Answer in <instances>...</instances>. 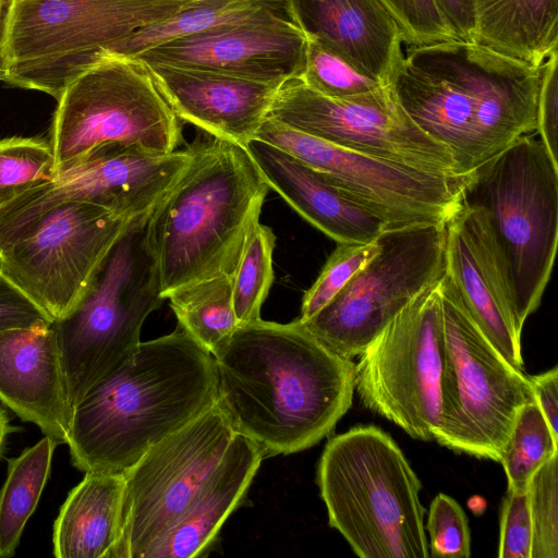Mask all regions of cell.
Wrapping results in <instances>:
<instances>
[{
	"label": "cell",
	"instance_id": "21",
	"mask_svg": "<svg viewBox=\"0 0 558 558\" xmlns=\"http://www.w3.org/2000/svg\"><path fill=\"white\" fill-rule=\"evenodd\" d=\"M290 19L362 74L390 86L403 58L400 31L379 0H287Z\"/></svg>",
	"mask_w": 558,
	"mask_h": 558
},
{
	"label": "cell",
	"instance_id": "38",
	"mask_svg": "<svg viewBox=\"0 0 558 558\" xmlns=\"http://www.w3.org/2000/svg\"><path fill=\"white\" fill-rule=\"evenodd\" d=\"M536 133L551 160L558 165V49L553 50L542 64Z\"/></svg>",
	"mask_w": 558,
	"mask_h": 558
},
{
	"label": "cell",
	"instance_id": "13",
	"mask_svg": "<svg viewBox=\"0 0 558 558\" xmlns=\"http://www.w3.org/2000/svg\"><path fill=\"white\" fill-rule=\"evenodd\" d=\"M130 221L93 204L61 203L0 250V274L51 322L63 319Z\"/></svg>",
	"mask_w": 558,
	"mask_h": 558
},
{
	"label": "cell",
	"instance_id": "30",
	"mask_svg": "<svg viewBox=\"0 0 558 558\" xmlns=\"http://www.w3.org/2000/svg\"><path fill=\"white\" fill-rule=\"evenodd\" d=\"M276 236L258 221L252 227L232 279L234 313L239 324L260 318V308L274 281Z\"/></svg>",
	"mask_w": 558,
	"mask_h": 558
},
{
	"label": "cell",
	"instance_id": "11",
	"mask_svg": "<svg viewBox=\"0 0 558 558\" xmlns=\"http://www.w3.org/2000/svg\"><path fill=\"white\" fill-rule=\"evenodd\" d=\"M440 280L424 289L383 329L360 354L354 368V389L364 407L424 441L434 440L441 420Z\"/></svg>",
	"mask_w": 558,
	"mask_h": 558
},
{
	"label": "cell",
	"instance_id": "4",
	"mask_svg": "<svg viewBox=\"0 0 558 558\" xmlns=\"http://www.w3.org/2000/svg\"><path fill=\"white\" fill-rule=\"evenodd\" d=\"M192 149L190 165L147 222L163 299L233 275L269 191L245 147L214 137Z\"/></svg>",
	"mask_w": 558,
	"mask_h": 558
},
{
	"label": "cell",
	"instance_id": "5",
	"mask_svg": "<svg viewBox=\"0 0 558 558\" xmlns=\"http://www.w3.org/2000/svg\"><path fill=\"white\" fill-rule=\"evenodd\" d=\"M316 483L329 525L359 557H429L421 481L383 429L359 425L331 437Z\"/></svg>",
	"mask_w": 558,
	"mask_h": 558
},
{
	"label": "cell",
	"instance_id": "36",
	"mask_svg": "<svg viewBox=\"0 0 558 558\" xmlns=\"http://www.w3.org/2000/svg\"><path fill=\"white\" fill-rule=\"evenodd\" d=\"M426 530L429 534V556L469 558L471 534L462 507L452 497L438 494L432 501Z\"/></svg>",
	"mask_w": 558,
	"mask_h": 558
},
{
	"label": "cell",
	"instance_id": "3",
	"mask_svg": "<svg viewBox=\"0 0 558 558\" xmlns=\"http://www.w3.org/2000/svg\"><path fill=\"white\" fill-rule=\"evenodd\" d=\"M217 399L211 353L183 329L141 342L73 405L68 441L80 471L124 474Z\"/></svg>",
	"mask_w": 558,
	"mask_h": 558
},
{
	"label": "cell",
	"instance_id": "33",
	"mask_svg": "<svg viewBox=\"0 0 558 558\" xmlns=\"http://www.w3.org/2000/svg\"><path fill=\"white\" fill-rule=\"evenodd\" d=\"M379 251V238L369 243H338L317 279L305 292L299 319L305 322L318 313Z\"/></svg>",
	"mask_w": 558,
	"mask_h": 558
},
{
	"label": "cell",
	"instance_id": "40",
	"mask_svg": "<svg viewBox=\"0 0 558 558\" xmlns=\"http://www.w3.org/2000/svg\"><path fill=\"white\" fill-rule=\"evenodd\" d=\"M533 397L538 404L553 437L558 441V367L537 375H527Z\"/></svg>",
	"mask_w": 558,
	"mask_h": 558
},
{
	"label": "cell",
	"instance_id": "28",
	"mask_svg": "<svg viewBox=\"0 0 558 558\" xmlns=\"http://www.w3.org/2000/svg\"><path fill=\"white\" fill-rule=\"evenodd\" d=\"M167 299L181 329L211 354L240 325L234 313L229 275L187 284Z\"/></svg>",
	"mask_w": 558,
	"mask_h": 558
},
{
	"label": "cell",
	"instance_id": "2",
	"mask_svg": "<svg viewBox=\"0 0 558 558\" xmlns=\"http://www.w3.org/2000/svg\"><path fill=\"white\" fill-rule=\"evenodd\" d=\"M542 65L485 45L452 39L410 46L392 78L412 120L468 175L521 136L536 132Z\"/></svg>",
	"mask_w": 558,
	"mask_h": 558
},
{
	"label": "cell",
	"instance_id": "16",
	"mask_svg": "<svg viewBox=\"0 0 558 558\" xmlns=\"http://www.w3.org/2000/svg\"><path fill=\"white\" fill-rule=\"evenodd\" d=\"M193 149L154 153L135 145L101 146L56 179L0 208V250L52 207L82 202L129 220L149 214L185 171Z\"/></svg>",
	"mask_w": 558,
	"mask_h": 558
},
{
	"label": "cell",
	"instance_id": "29",
	"mask_svg": "<svg viewBox=\"0 0 558 558\" xmlns=\"http://www.w3.org/2000/svg\"><path fill=\"white\" fill-rule=\"evenodd\" d=\"M558 453V441L535 400L519 411L500 463L504 466L508 490H527L534 473Z\"/></svg>",
	"mask_w": 558,
	"mask_h": 558
},
{
	"label": "cell",
	"instance_id": "34",
	"mask_svg": "<svg viewBox=\"0 0 558 558\" xmlns=\"http://www.w3.org/2000/svg\"><path fill=\"white\" fill-rule=\"evenodd\" d=\"M558 453L532 476L529 507L532 521L531 558H558Z\"/></svg>",
	"mask_w": 558,
	"mask_h": 558
},
{
	"label": "cell",
	"instance_id": "41",
	"mask_svg": "<svg viewBox=\"0 0 558 558\" xmlns=\"http://www.w3.org/2000/svg\"><path fill=\"white\" fill-rule=\"evenodd\" d=\"M438 2L460 38L475 41L473 16L468 1L438 0Z\"/></svg>",
	"mask_w": 558,
	"mask_h": 558
},
{
	"label": "cell",
	"instance_id": "32",
	"mask_svg": "<svg viewBox=\"0 0 558 558\" xmlns=\"http://www.w3.org/2000/svg\"><path fill=\"white\" fill-rule=\"evenodd\" d=\"M299 78L312 90L332 99H352L385 87L313 36H306L304 69Z\"/></svg>",
	"mask_w": 558,
	"mask_h": 558
},
{
	"label": "cell",
	"instance_id": "42",
	"mask_svg": "<svg viewBox=\"0 0 558 558\" xmlns=\"http://www.w3.org/2000/svg\"><path fill=\"white\" fill-rule=\"evenodd\" d=\"M10 432H11V425H10L9 416L5 412V410H3L0 407V457L3 453L4 447H5V441H7V438L10 434Z\"/></svg>",
	"mask_w": 558,
	"mask_h": 558
},
{
	"label": "cell",
	"instance_id": "39",
	"mask_svg": "<svg viewBox=\"0 0 558 558\" xmlns=\"http://www.w3.org/2000/svg\"><path fill=\"white\" fill-rule=\"evenodd\" d=\"M52 323L17 288L0 274V329Z\"/></svg>",
	"mask_w": 558,
	"mask_h": 558
},
{
	"label": "cell",
	"instance_id": "35",
	"mask_svg": "<svg viewBox=\"0 0 558 558\" xmlns=\"http://www.w3.org/2000/svg\"><path fill=\"white\" fill-rule=\"evenodd\" d=\"M397 24L402 43L424 46L461 39L438 0H379Z\"/></svg>",
	"mask_w": 558,
	"mask_h": 558
},
{
	"label": "cell",
	"instance_id": "37",
	"mask_svg": "<svg viewBox=\"0 0 558 558\" xmlns=\"http://www.w3.org/2000/svg\"><path fill=\"white\" fill-rule=\"evenodd\" d=\"M532 521L527 490H507L500 512L499 558H531Z\"/></svg>",
	"mask_w": 558,
	"mask_h": 558
},
{
	"label": "cell",
	"instance_id": "14",
	"mask_svg": "<svg viewBox=\"0 0 558 558\" xmlns=\"http://www.w3.org/2000/svg\"><path fill=\"white\" fill-rule=\"evenodd\" d=\"M234 434L215 402L151 446L123 474L121 537L113 558H143L181 517Z\"/></svg>",
	"mask_w": 558,
	"mask_h": 558
},
{
	"label": "cell",
	"instance_id": "17",
	"mask_svg": "<svg viewBox=\"0 0 558 558\" xmlns=\"http://www.w3.org/2000/svg\"><path fill=\"white\" fill-rule=\"evenodd\" d=\"M445 276L482 332L524 372L520 322L508 265L489 217L460 202L445 222Z\"/></svg>",
	"mask_w": 558,
	"mask_h": 558
},
{
	"label": "cell",
	"instance_id": "7",
	"mask_svg": "<svg viewBox=\"0 0 558 558\" xmlns=\"http://www.w3.org/2000/svg\"><path fill=\"white\" fill-rule=\"evenodd\" d=\"M149 214L129 222L76 308L52 322L72 407L137 350L145 319L165 300Z\"/></svg>",
	"mask_w": 558,
	"mask_h": 558
},
{
	"label": "cell",
	"instance_id": "8",
	"mask_svg": "<svg viewBox=\"0 0 558 558\" xmlns=\"http://www.w3.org/2000/svg\"><path fill=\"white\" fill-rule=\"evenodd\" d=\"M461 201L489 217L524 325L538 307L558 236V165L536 132L521 136L468 174Z\"/></svg>",
	"mask_w": 558,
	"mask_h": 558
},
{
	"label": "cell",
	"instance_id": "23",
	"mask_svg": "<svg viewBox=\"0 0 558 558\" xmlns=\"http://www.w3.org/2000/svg\"><path fill=\"white\" fill-rule=\"evenodd\" d=\"M263 459L251 439L235 433L223 457L181 517L145 551L143 558L204 556L227 518L245 498Z\"/></svg>",
	"mask_w": 558,
	"mask_h": 558
},
{
	"label": "cell",
	"instance_id": "31",
	"mask_svg": "<svg viewBox=\"0 0 558 558\" xmlns=\"http://www.w3.org/2000/svg\"><path fill=\"white\" fill-rule=\"evenodd\" d=\"M56 177L49 142L21 136L0 138V208Z\"/></svg>",
	"mask_w": 558,
	"mask_h": 558
},
{
	"label": "cell",
	"instance_id": "1",
	"mask_svg": "<svg viewBox=\"0 0 558 558\" xmlns=\"http://www.w3.org/2000/svg\"><path fill=\"white\" fill-rule=\"evenodd\" d=\"M211 355L216 403L263 458L315 446L351 408L355 364L322 344L299 318L240 324Z\"/></svg>",
	"mask_w": 558,
	"mask_h": 558
},
{
	"label": "cell",
	"instance_id": "18",
	"mask_svg": "<svg viewBox=\"0 0 558 558\" xmlns=\"http://www.w3.org/2000/svg\"><path fill=\"white\" fill-rule=\"evenodd\" d=\"M306 36L291 20H267L175 38L132 58L282 85L304 69Z\"/></svg>",
	"mask_w": 558,
	"mask_h": 558
},
{
	"label": "cell",
	"instance_id": "20",
	"mask_svg": "<svg viewBox=\"0 0 558 558\" xmlns=\"http://www.w3.org/2000/svg\"><path fill=\"white\" fill-rule=\"evenodd\" d=\"M0 400L66 444L73 407L52 323L0 329Z\"/></svg>",
	"mask_w": 558,
	"mask_h": 558
},
{
	"label": "cell",
	"instance_id": "19",
	"mask_svg": "<svg viewBox=\"0 0 558 558\" xmlns=\"http://www.w3.org/2000/svg\"><path fill=\"white\" fill-rule=\"evenodd\" d=\"M143 65L180 121L243 147L256 137L281 86L206 70Z\"/></svg>",
	"mask_w": 558,
	"mask_h": 558
},
{
	"label": "cell",
	"instance_id": "25",
	"mask_svg": "<svg viewBox=\"0 0 558 558\" xmlns=\"http://www.w3.org/2000/svg\"><path fill=\"white\" fill-rule=\"evenodd\" d=\"M475 41L541 66L558 49V0H466Z\"/></svg>",
	"mask_w": 558,
	"mask_h": 558
},
{
	"label": "cell",
	"instance_id": "22",
	"mask_svg": "<svg viewBox=\"0 0 558 558\" xmlns=\"http://www.w3.org/2000/svg\"><path fill=\"white\" fill-rule=\"evenodd\" d=\"M245 148L269 189L337 243H369L387 231L379 216L287 151L257 138Z\"/></svg>",
	"mask_w": 558,
	"mask_h": 558
},
{
	"label": "cell",
	"instance_id": "15",
	"mask_svg": "<svg viewBox=\"0 0 558 558\" xmlns=\"http://www.w3.org/2000/svg\"><path fill=\"white\" fill-rule=\"evenodd\" d=\"M267 117L381 160L464 177L457 173L450 151L401 107L391 85L352 99H332L312 90L300 78H292L278 89Z\"/></svg>",
	"mask_w": 558,
	"mask_h": 558
},
{
	"label": "cell",
	"instance_id": "27",
	"mask_svg": "<svg viewBox=\"0 0 558 558\" xmlns=\"http://www.w3.org/2000/svg\"><path fill=\"white\" fill-rule=\"evenodd\" d=\"M57 445L45 435L8 461L7 476L0 487V558L15 555L49 478Z\"/></svg>",
	"mask_w": 558,
	"mask_h": 558
},
{
	"label": "cell",
	"instance_id": "6",
	"mask_svg": "<svg viewBox=\"0 0 558 558\" xmlns=\"http://www.w3.org/2000/svg\"><path fill=\"white\" fill-rule=\"evenodd\" d=\"M197 0H8L0 81L60 97L123 39Z\"/></svg>",
	"mask_w": 558,
	"mask_h": 558
},
{
	"label": "cell",
	"instance_id": "12",
	"mask_svg": "<svg viewBox=\"0 0 558 558\" xmlns=\"http://www.w3.org/2000/svg\"><path fill=\"white\" fill-rule=\"evenodd\" d=\"M379 253L326 306L302 322L337 355H360L424 289L445 275V222L387 230Z\"/></svg>",
	"mask_w": 558,
	"mask_h": 558
},
{
	"label": "cell",
	"instance_id": "24",
	"mask_svg": "<svg viewBox=\"0 0 558 558\" xmlns=\"http://www.w3.org/2000/svg\"><path fill=\"white\" fill-rule=\"evenodd\" d=\"M123 474L86 472L53 523L57 558H113L121 537Z\"/></svg>",
	"mask_w": 558,
	"mask_h": 558
},
{
	"label": "cell",
	"instance_id": "26",
	"mask_svg": "<svg viewBox=\"0 0 558 558\" xmlns=\"http://www.w3.org/2000/svg\"><path fill=\"white\" fill-rule=\"evenodd\" d=\"M291 20L287 0H197L120 41L109 57L132 58L166 41L247 22Z\"/></svg>",
	"mask_w": 558,
	"mask_h": 558
},
{
	"label": "cell",
	"instance_id": "10",
	"mask_svg": "<svg viewBox=\"0 0 558 558\" xmlns=\"http://www.w3.org/2000/svg\"><path fill=\"white\" fill-rule=\"evenodd\" d=\"M49 130L57 173L109 144L171 153L181 124L145 65L106 58L72 81L60 97Z\"/></svg>",
	"mask_w": 558,
	"mask_h": 558
},
{
	"label": "cell",
	"instance_id": "9",
	"mask_svg": "<svg viewBox=\"0 0 558 558\" xmlns=\"http://www.w3.org/2000/svg\"><path fill=\"white\" fill-rule=\"evenodd\" d=\"M439 291L444 367L441 420L434 440L499 462L520 409L534 400L527 375L482 332L445 275Z\"/></svg>",
	"mask_w": 558,
	"mask_h": 558
},
{
	"label": "cell",
	"instance_id": "43",
	"mask_svg": "<svg viewBox=\"0 0 558 558\" xmlns=\"http://www.w3.org/2000/svg\"><path fill=\"white\" fill-rule=\"evenodd\" d=\"M7 1L8 0H0V32H1L2 20H3V15H4V11H5Z\"/></svg>",
	"mask_w": 558,
	"mask_h": 558
}]
</instances>
